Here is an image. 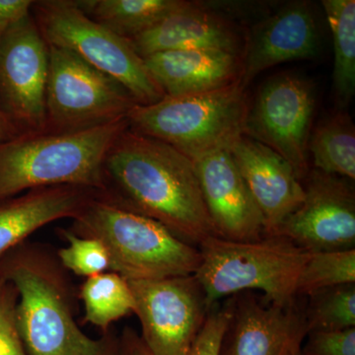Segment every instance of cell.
Returning a JSON list of instances; mask_svg holds the SVG:
<instances>
[{
  "label": "cell",
  "mask_w": 355,
  "mask_h": 355,
  "mask_svg": "<svg viewBox=\"0 0 355 355\" xmlns=\"http://www.w3.org/2000/svg\"><path fill=\"white\" fill-rule=\"evenodd\" d=\"M98 197L159 222L193 246L216 236L193 160L130 127L110 149Z\"/></svg>",
  "instance_id": "6da1fadb"
},
{
  "label": "cell",
  "mask_w": 355,
  "mask_h": 355,
  "mask_svg": "<svg viewBox=\"0 0 355 355\" xmlns=\"http://www.w3.org/2000/svg\"><path fill=\"white\" fill-rule=\"evenodd\" d=\"M0 282L18 292L16 324L27 355H119L111 333L91 338L76 323L78 291L53 247L21 243L0 257Z\"/></svg>",
  "instance_id": "7a4b0ae2"
},
{
  "label": "cell",
  "mask_w": 355,
  "mask_h": 355,
  "mask_svg": "<svg viewBox=\"0 0 355 355\" xmlns=\"http://www.w3.org/2000/svg\"><path fill=\"white\" fill-rule=\"evenodd\" d=\"M128 120L78 132L19 133L0 142V202L39 188L73 186L101 195L105 161Z\"/></svg>",
  "instance_id": "3957f363"
},
{
  "label": "cell",
  "mask_w": 355,
  "mask_h": 355,
  "mask_svg": "<svg viewBox=\"0 0 355 355\" xmlns=\"http://www.w3.org/2000/svg\"><path fill=\"white\" fill-rule=\"evenodd\" d=\"M106 247L109 272L127 280L159 279L195 275L198 248L184 242L159 222L93 198L69 229Z\"/></svg>",
  "instance_id": "277c9868"
},
{
  "label": "cell",
  "mask_w": 355,
  "mask_h": 355,
  "mask_svg": "<svg viewBox=\"0 0 355 355\" xmlns=\"http://www.w3.org/2000/svg\"><path fill=\"white\" fill-rule=\"evenodd\" d=\"M196 277L210 309L220 299L260 291L268 302L284 304L296 296V284L309 253L275 236L254 241L207 238L198 246Z\"/></svg>",
  "instance_id": "5b68a950"
},
{
  "label": "cell",
  "mask_w": 355,
  "mask_h": 355,
  "mask_svg": "<svg viewBox=\"0 0 355 355\" xmlns=\"http://www.w3.org/2000/svg\"><path fill=\"white\" fill-rule=\"evenodd\" d=\"M249 107L239 81L209 92L165 96L154 104L137 105L128 114V127L193 160L229 147L244 135Z\"/></svg>",
  "instance_id": "8992f818"
},
{
  "label": "cell",
  "mask_w": 355,
  "mask_h": 355,
  "mask_svg": "<svg viewBox=\"0 0 355 355\" xmlns=\"http://www.w3.org/2000/svg\"><path fill=\"white\" fill-rule=\"evenodd\" d=\"M31 14L49 46L73 51L113 77L137 104L146 106L165 97L130 41L88 17L76 0L34 1Z\"/></svg>",
  "instance_id": "52a82bcc"
},
{
  "label": "cell",
  "mask_w": 355,
  "mask_h": 355,
  "mask_svg": "<svg viewBox=\"0 0 355 355\" xmlns=\"http://www.w3.org/2000/svg\"><path fill=\"white\" fill-rule=\"evenodd\" d=\"M46 130L78 132L128 120L137 101L127 88L73 51L49 46Z\"/></svg>",
  "instance_id": "ba28073f"
},
{
  "label": "cell",
  "mask_w": 355,
  "mask_h": 355,
  "mask_svg": "<svg viewBox=\"0 0 355 355\" xmlns=\"http://www.w3.org/2000/svg\"><path fill=\"white\" fill-rule=\"evenodd\" d=\"M315 107L312 83L286 72L261 86L245 123L244 135L286 159L301 182L311 169L308 142Z\"/></svg>",
  "instance_id": "9c48e42d"
},
{
  "label": "cell",
  "mask_w": 355,
  "mask_h": 355,
  "mask_svg": "<svg viewBox=\"0 0 355 355\" xmlns=\"http://www.w3.org/2000/svg\"><path fill=\"white\" fill-rule=\"evenodd\" d=\"M141 340L153 355H186L210 308L195 275L128 280Z\"/></svg>",
  "instance_id": "30bf717a"
},
{
  "label": "cell",
  "mask_w": 355,
  "mask_h": 355,
  "mask_svg": "<svg viewBox=\"0 0 355 355\" xmlns=\"http://www.w3.org/2000/svg\"><path fill=\"white\" fill-rule=\"evenodd\" d=\"M49 44L32 14L0 43V109L20 133L46 130Z\"/></svg>",
  "instance_id": "8fae6325"
},
{
  "label": "cell",
  "mask_w": 355,
  "mask_h": 355,
  "mask_svg": "<svg viewBox=\"0 0 355 355\" xmlns=\"http://www.w3.org/2000/svg\"><path fill=\"white\" fill-rule=\"evenodd\" d=\"M304 198L295 211L266 236L288 240L308 253L355 247V193L343 178L311 168Z\"/></svg>",
  "instance_id": "7c38bea8"
},
{
  "label": "cell",
  "mask_w": 355,
  "mask_h": 355,
  "mask_svg": "<svg viewBox=\"0 0 355 355\" xmlns=\"http://www.w3.org/2000/svg\"><path fill=\"white\" fill-rule=\"evenodd\" d=\"M233 296L219 355L300 354L308 335L303 297L277 304L251 291Z\"/></svg>",
  "instance_id": "4fadbf2b"
},
{
  "label": "cell",
  "mask_w": 355,
  "mask_h": 355,
  "mask_svg": "<svg viewBox=\"0 0 355 355\" xmlns=\"http://www.w3.org/2000/svg\"><path fill=\"white\" fill-rule=\"evenodd\" d=\"M193 162L217 237L240 242L261 239L263 216L228 147L203 154Z\"/></svg>",
  "instance_id": "5bb4252c"
},
{
  "label": "cell",
  "mask_w": 355,
  "mask_h": 355,
  "mask_svg": "<svg viewBox=\"0 0 355 355\" xmlns=\"http://www.w3.org/2000/svg\"><path fill=\"white\" fill-rule=\"evenodd\" d=\"M243 46L240 83L245 89L275 65L316 58L319 33L312 7L306 1L286 4L254 26Z\"/></svg>",
  "instance_id": "9a60e30c"
},
{
  "label": "cell",
  "mask_w": 355,
  "mask_h": 355,
  "mask_svg": "<svg viewBox=\"0 0 355 355\" xmlns=\"http://www.w3.org/2000/svg\"><path fill=\"white\" fill-rule=\"evenodd\" d=\"M228 149L263 216V236L268 235L300 207L302 182L286 159L247 135H240Z\"/></svg>",
  "instance_id": "2e32d148"
},
{
  "label": "cell",
  "mask_w": 355,
  "mask_h": 355,
  "mask_svg": "<svg viewBox=\"0 0 355 355\" xmlns=\"http://www.w3.org/2000/svg\"><path fill=\"white\" fill-rule=\"evenodd\" d=\"M128 41L142 58L168 51L219 50L239 55L243 51L233 25L195 1Z\"/></svg>",
  "instance_id": "e0dca14e"
},
{
  "label": "cell",
  "mask_w": 355,
  "mask_h": 355,
  "mask_svg": "<svg viewBox=\"0 0 355 355\" xmlns=\"http://www.w3.org/2000/svg\"><path fill=\"white\" fill-rule=\"evenodd\" d=\"M144 64L165 96L209 92L239 83V53L219 50L168 51L144 58Z\"/></svg>",
  "instance_id": "ac0fdd59"
},
{
  "label": "cell",
  "mask_w": 355,
  "mask_h": 355,
  "mask_svg": "<svg viewBox=\"0 0 355 355\" xmlns=\"http://www.w3.org/2000/svg\"><path fill=\"white\" fill-rule=\"evenodd\" d=\"M97 195L79 187H48L0 202V257L46 224L76 218Z\"/></svg>",
  "instance_id": "d6986e66"
},
{
  "label": "cell",
  "mask_w": 355,
  "mask_h": 355,
  "mask_svg": "<svg viewBox=\"0 0 355 355\" xmlns=\"http://www.w3.org/2000/svg\"><path fill=\"white\" fill-rule=\"evenodd\" d=\"M88 17L128 40L190 3L186 0H76Z\"/></svg>",
  "instance_id": "ffe728a7"
},
{
  "label": "cell",
  "mask_w": 355,
  "mask_h": 355,
  "mask_svg": "<svg viewBox=\"0 0 355 355\" xmlns=\"http://www.w3.org/2000/svg\"><path fill=\"white\" fill-rule=\"evenodd\" d=\"M313 168L343 179H355V128L349 114L340 110L319 121L308 142Z\"/></svg>",
  "instance_id": "44dd1931"
},
{
  "label": "cell",
  "mask_w": 355,
  "mask_h": 355,
  "mask_svg": "<svg viewBox=\"0 0 355 355\" xmlns=\"http://www.w3.org/2000/svg\"><path fill=\"white\" fill-rule=\"evenodd\" d=\"M334 42L333 85L338 108L343 110L355 93V1H322Z\"/></svg>",
  "instance_id": "7402d4cb"
},
{
  "label": "cell",
  "mask_w": 355,
  "mask_h": 355,
  "mask_svg": "<svg viewBox=\"0 0 355 355\" xmlns=\"http://www.w3.org/2000/svg\"><path fill=\"white\" fill-rule=\"evenodd\" d=\"M84 305L83 323L94 324L104 334L114 322L133 313L135 300L128 280L106 272L88 277L78 291Z\"/></svg>",
  "instance_id": "603a6c76"
},
{
  "label": "cell",
  "mask_w": 355,
  "mask_h": 355,
  "mask_svg": "<svg viewBox=\"0 0 355 355\" xmlns=\"http://www.w3.org/2000/svg\"><path fill=\"white\" fill-rule=\"evenodd\" d=\"M304 298L308 334L355 328V284L322 289Z\"/></svg>",
  "instance_id": "cb8c5ba5"
},
{
  "label": "cell",
  "mask_w": 355,
  "mask_h": 355,
  "mask_svg": "<svg viewBox=\"0 0 355 355\" xmlns=\"http://www.w3.org/2000/svg\"><path fill=\"white\" fill-rule=\"evenodd\" d=\"M355 284V249L309 253L296 284V296L306 297L331 287Z\"/></svg>",
  "instance_id": "d4e9b609"
},
{
  "label": "cell",
  "mask_w": 355,
  "mask_h": 355,
  "mask_svg": "<svg viewBox=\"0 0 355 355\" xmlns=\"http://www.w3.org/2000/svg\"><path fill=\"white\" fill-rule=\"evenodd\" d=\"M58 232L69 242V246L57 250L58 260L67 272L86 279L108 272L109 254L101 241L80 237L69 229H58Z\"/></svg>",
  "instance_id": "484cf974"
},
{
  "label": "cell",
  "mask_w": 355,
  "mask_h": 355,
  "mask_svg": "<svg viewBox=\"0 0 355 355\" xmlns=\"http://www.w3.org/2000/svg\"><path fill=\"white\" fill-rule=\"evenodd\" d=\"M17 301L15 286L0 282V355H27L16 324Z\"/></svg>",
  "instance_id": "4316f807"
},
{
  "label": "cell",
  "mask_w": 355,
  "mask_h": 355,
  "mask_svg": "<svg viewBox=\"0 0 355 355\" xmlns=\"http://www.w3.org/2000/svg\"><path fill=\"white\" fill-rule=\"evenodd\" d=\"M231 317L229 300L222 307L210 309L202 331L186 355H219L224 334Z\"/></svg>",
  "instance_id": "83f0119b"
},
{
  "label": "cell",
  "mask_w": 355,
  "mask_h": 355,
  "mask_svg": "<svg viewBox=\"0 0 355 355\" xmlns=\"http://www.w3.org/2000/svg\"><path fill=\"white\" fill-rule=\"evenodd\" d=\"M302 355H355V328L335 331H311L301 349Z\"/></svg>",
  "instance_id": "f1b7e54d"
},
{
  "label": "cell",
  "mask_w": 355,
  "mask_h": 355,
  "mask_svg": "<svg viewBox=\"0 0 355 355\" xmlns=\"http://www.w3.org/2000/svg\"><path fill=\"white\" fill-rule=\"evenodd\" d=\"M32 0H0V43L16 23L29 15Z\"/></svg>",
  "instance_id": "f546056e"
},
{
  "label": "cell",
  "mask_w": 355,
  "mask_h": 355,
  "mask_svg": "<svg viewBox=\"0 0 355 355\" xmlns=\"http://www.w3.org/2000/svg\"><path fill=\"white\" fill-rule=\"evenodd\" d=\"M119 355H153L146 343L132 328L123 331L119 338Z\"/></svg>",
  "instance_id": "4dcf8cb0"
},
{
  "label": "cell",
  "mask_w": 355,
  "mask_h": 355,
  "mask_svg": "<svg viewBox=\"0 0 355 355\" xmlns=\"http://www.w3.org/2000/svg\"><path fill=\"white\" fill-rule=\"evenodd\" d=\"M19 133L12 121L9 120L8 116L0 109V142L12 139Z\"/></svg>",
  "instance_id": "1f68e13d"
},
{
  "label": "cell",
  "mask_w": 355,
  "mask_h": 355,
  "mask_svg": "<svg viewBox=\"0 0 355 355\" xmlns=\"http://www.w3.org/2000/svg\"><path fill=\"white\" fill-rule=\"evenodd\" d=\"M299 355H302V354H301V352H300V354H299Z\"/></svg>",
  "instance_id": "d6a6232c"
}]
</instances>
